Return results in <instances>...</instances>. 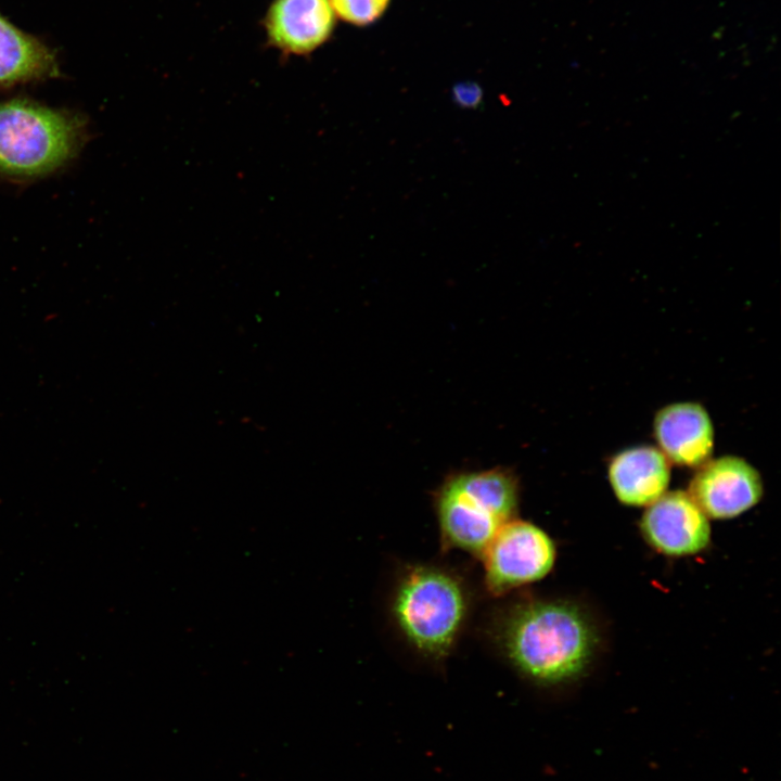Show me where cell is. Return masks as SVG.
Here are the masks:
<instances>
[{
  "label": "cell",
  "mask_w": 781,
  "mask_h": 781,
  "mask_svg": "<svg viewBox=\"0 0 781 781\" xmlns=\"http://www.w3.org/2000/svg\"><path fill=\"white\" fill-rule=\"evenodd\" d=\"M451 99L465 110H476L483 102V90L473 81H462L452 87Z\"/></svg>",
  "instance_id": "4fadbf2b"
},
{
  "label": "cell",
  "mask_w": 781,
  "mask_h": 781,
  "mask_svg": "<svg viewBox=\"0 0 781 781\" xmlns=\"http://www.w3.org/2000/svg\"><path fill=\"white\" fill-rule=\"evenodd\" d=\"M86 138L76 114L14 99L0 103V174L31 179L67 164Z\"/></svg>",
  "instance_id": "7a4b0ae2"
},
{
  "label": "cell",
  "mask_w": 781,
  "mask_h": 781,
  "mask_svg": "<svg viewBox=\"0 0 781 781\" xmlns=\"http://www.w3.org/2000/svg\"><path fill=\"white\" fill-rule=\"evenodd\" d=\"M661 450L640 445L616 453L607 476L617 500L629 507H648L667 491L670 465Z\"/></svg>",
  "instance_id": "30bf717a"
},
{
  "label": "cell",
  "mask_w": 781,
  "mask_h": 781,
  "mask_svg": "<svg viewBox=\"0 0 781 781\" xmlns=\"http://www.w3.org/2000/svg\"><path fill=\"white\" fill-rule=\"evenodd\" d=\"M688 494L708 518L730 520L760 501L764 484L759 472L746 460L722 456L697 468Z\"/></svg>",
  "instance_id": "52a82bcc"
},
{
  "label": "cell",
  "mask_w": 781,
  "mask_h": 781,
  "mask_svg": "<svg viewBox=\"0 0 781 781\" xmlns=\"http://www.w3.org/2000/svg\"><path fill=\"white\" fill-rule=\"evenodd\" d=\"M518 484L510 471L492 469L449 477L435 496L445 548L481 556L502 525L514 518Z\"/></svg>",
  "instance_id": "277c9868"
},
{
  "label": "cell",
  "mask_w": 781,
  "mask_h": 781,
  "mask_svg": "<svg viewBox=\"0 0 781 781\" xmlns=\"http://www.w3.org/2000/svg\"><path fill=\"white\" fill-rule=\"evenodd\" d=\"M497 636L512 666L542 688L579 680L601 646V632L590 612L566 599L515 603L500 619Z\"/></svg>",
  "instance_id": "6da1fadb"
},
{
  "label": "cell",
  "mask_w": 781,
  "mask_h": 781,
  "mask_svg": "<svg viewBox=\"0 0 781 781\" xmlns=\"http://www.w3.org/2000/svg\"><path fill=\"white\" fill-rule=\"evenodd\" d=\"M334 14L329 0H274L265 22L269 41L285 53H310L330 37Z\"/></svg>",
  "instance_id": "9c48e42d"
},
{
  "label": "cell",
  "mask_w": 781,
  "mask_h": 781,
  "mask_svg": "<svg viewBox=\"0 0 781 781\" xmlns=\"http://www.w3.org/2000/svg\"><path fill=\"white\" fill-rule=\"evenodd\" d=\"M481 558L487 590L502 596L543 579L554 567L556 546L536 524L513 518L500 527Z\"/></svg>",
  "instance_id": "5b68a950"
},
{
  "label": "cell",
  "mask_w": 781,
  "mask_h": 781,
  "mask_svg": "<svg viewBox=\"0 0 781 781\" xmlns=\"http://www.w3.org/2000/svg\"><path fill=\"white\" fill-rule=\"evenodd\" d=\"M57 75L54 53L0 14V85L8 86Z\"/></svg>",
  "instance_id": "8fae6325"
},
{
  "label": "cell",
  "mask_w": 781,
  "mask_h": 781,
  "mask_svg": "<svg viewBox=\"0 0 781 781\" xmlns=\"http://www.w3.org/2000/svg\"><path fill=\"white\" fill-rule=\"evenodd\" d=\"M334 13L353 25L373 23L386 10L389 0H329Z\"/></svg>",
  "instance_id": "7c38bea8"
},
{
  "label": "cell",
  "mask_w": 781,
  "mask_h": 781,
  "mask_svg": "<svg viewBox=\"0 0 781 781\" xmlns=\"http://www.w3.org/2000/svg\"><path fill=\"white\" fill-rule=\"evenodd\" d=\"M468 607L460 579L433 565L408 567L392 599V615L401 635L419 653L435 660L450 652Z\"/></svg>",
  "instance_id": "3957f363"
},
{
  "label": "cell",
  "mask_w": 781,
  "mask_h": 781,
  "mask_svg": "<svg viewBox=\"0 0 781 781\" xmlns=\"http://www.w3.org/2000/svg\"><path fill=\"white\" fill-rule=\"evenodd\" d=\"M658 449L677 465L699 468L710 459L714 426L697 402H675L661 409L653 422Z\"/></svg>",
  "instance_id": "ba28073f"
},
{
  "label": "cell",
  "mask_w": 781,
  "mask_h": 781,
  "mask_svg": "<svg viewBox=\"0 0 781 781\" xmlns=\"http://www.w3.org/2000/svg\"><path fill=\"white\" fill-rule=\"evenodd\" d=\"M639 529L653 550L668 558L696 555L712 540L708 516L683 490L666 491L645 507Z\"/></svg>",
  "instance_id": "8992f818"
}]
</instances>
